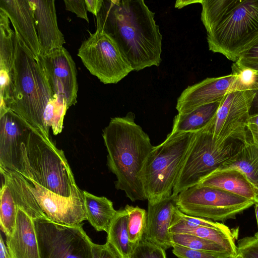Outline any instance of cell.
<instances>
[{
    "label": "cell",
    "instance_id": "cell-1",
    "mask_svg": "<svg viewBox=\"0 0 258 258\" xmlns=\"http://www.w3.org/2000/svg\"><path fill=\"white\" fill-rule=\"evenodd\" d=\"M143 0L103 1L97 27L115 41L133 71L160 64L162 35Z\"/></svg>",
    "mask_w": 258,
    "mask_h": 258
},
{
    "label": "cell",
    "instance_id": "cell-2",
    "mask_svg": "<svg viewBox=\"0 0 258 258\" xmlns=\"http://www.w3.org/2000/svg\"><path fill=\"white\" fill-rule=\"evenodd\" d=\"M107 149V166L116 177L115 186L132 202L147 200L143 174L147 159L153 148L148 135L135 122L130 111L112 118L103 130Z\"/></svg>",
    "mask_w": 258,
    "mask_h": 258
},
{
    "label": "cell",
    "instance_id": "cell-3",
    "mask_svg": "<svg viewBox=\"0 0 258 258\" xmlns=\"http://www.w3.org/2000/svg\"><path fill=\"white\" fill-rule=\"evenodd\" d=\"M15 32L16 51L13 67V94L8 109L22 117L33 127L47 137L43 114L53 94L39 60L35 58L20 35Z\"/></svg>",
    "mask_w": 258,
    "mask_h": 258
},
{
    "label": "cell",
    "instance_id": "cell-4",
    "mask_svg": "<svg viewBox=\"0 0 258 258\" xmlns=\"http://www.w3.org/2000/svg\"><path fill=\"white\" fill-rule=\"evenodd\" d=\"M27 177L57 195L70 197L80 189L61 150L33 127L22 148Z\"/></svg>",
    "mask_w": 258,
    "mask_h": 258
},
{
    "label": "cell",
    "instance_id": "cell-5",
    "mask_svg": "<svg viewBox=\"0 0 258 258\" xmlns=\"http://www.w3.org/2000/svg\"><path fill=\"white\" fill-rule=\"evenodd\" d=\"M185 133L154 146L146 161L143 183L146 199L155 203L171 197L195 134Z\"/></svg>",
    "mask_w": 258,
    "mask_h": 258
},
{
    "label": "cell",
    "instance_id": "cell-6",
    "mask_svg": "<svg viewBox=\"0 0 258 258\" xmlns=\"http://www.w3.org/2000/svg\"><path fill=\"white\" fill-rule=\"evenodd\" d=\"M258 37V0H241L207 33L210 50L235 62L240 53Z\"/></svg>",
    "mask_w": 258,
    "mask_h": 258
},
{
    "label": "cell",
    "instance_id": "cell-7",
    "mask_svg": "<svg viewBox=\"0 0 258 258\" xmlns=\"http://www.w3.org/2000/svg\"><path fill=\"white\" fill-rule=\"evenodd\" d=\"M239 146L230 141L216 143L205 128L195 134L173 190L172 195L198 184L203 178L228 161Z\"/></svg>",
    "mask_w": 258,
    "mask_h": 258
},
{
    "label": "cell",
    "instance_id": "cell-8",
    "mask_svg": "<svg viewBox=\"0 0 258 258\" xmlns=\"http://www.w3.org/2000/svg\"><path fill=\"white\" fill-rule=\"evenodd\" d=\"M254 205L253 201L220 189L198 184L179 193L177 208L183 213L224 222Z\"/></svg>",
    "mask_w": 258,
    "mask_h": 258
},
{
    "label": "cell",
    "instance_id": "cell-9",
    "mask_svg": "<svg viewBox=\"0 0 258 258\" xmlns=\"http://www.w3.org/2000/svg\"><path fill=\"white\" fill-rule=\"evenodd\" d=\"M78 55L89 72L104 84H116L133 71L113 39L97 27L82 42Z\"/></svg>",
    "mask_w": 258,
    "mask_h": 258
},
{
    "label": "cell",
    "instance_id": "cell-10",
    "mask_svg": "<svg viewBox=\"0 0 258 258\" xmlns=\"http://www.w3.org/2000/svg\"><path fill=\"white\" fill-rule=\"evenodd\" d=\"M40 258H93L94 243L83 223L69 226L47 218L34 220Z\"/></svg>",
    "mask_w": 258,
    "mask_h": 258
},
{
    "label": "cell",
    "instance_id": "cell-11",
    "mask_svg": "<svg viewBox=\"0 0 258 258\" xmlns=\"http://www.w3.org/2000/svg\"><path fill=\"white\" fill-rule=\"evenodd\" d=\"M255 94V90L238 91L227 94L222 99L215 115L204 128L212 134L216 143L232 139L241 143L250 140L246 125Z\"/></svg>",
    "mask_w": 258,
    "mask_h": 258
},
{
    "label": "cell",
    "instance_id": "cell-12",
    "mask_svg": "<svg viewBox=\"0 0 258 258\" xmlns=\"http://www.w3.org/2000/svg\"><path fill=\"white\" fill-rule=\"evenodd\" d=\"M0 168L27 177L23 144L29 138L33 127L11 110L0 111Z\"/></svg>",
    "mask_w": 258,
    "mask_h": 258
},
{
    "label": "cell",
    "instance_id": "cell-13",
    "mask_svg": "<svg viewBox=\"0 0 258 258\" xmlns=\"http://www.w3.org/2000/svg\"><path fill=\"white\" fill-rule=\"evenodd\" d=\"M24 179L46 217L55 223L79 225L87 220L83 191L80 189L70 197L54 194L32 179Z\"/></svg>",
    "mask_w": 258,
    "mask_h": 258
},
{
    "label": "cell",
    "instance_id": "cell-14",
    "mask_svg": "<svg viewBox=\"0 0 258 258\" xmlns=\"http://www.w3.org/2000/svg\"><path fill=\"white\" fill-rule=\"evenodd\" d=\"M39 60L53 94L62 96L69 108L77 103L78 85L75 63L63 46Z\"/></svg>",
    "mask_w": 258,
    "mask_h": 258
},
{
    "label": "cell",
    "instance_id": "cell-15",
    "mask_svg": "<svg viewBox=\"0 0 258 258\" xmlns=\"http://www.w3.org/2000/svg\"><path fill=\"white\" fill-rule=\"evenodd\" d=\"M235 77L231 74L219 77L207 78L188 86L177 99L176 109L186 114L207 104L220 102L231 92Z\"/></svg>",
    "mask_w": 258,
    "mask_h": 258
},
{
    "label": "cell",
    "instance_id": "cell-16",
    "mask_svg": "<svg viewBox=\"0 0 258 258\" xmlns=\"http://www.w3.org/2000/svg\"><path fill=\"white\" fill-rule=\"evenodd\" d=\"M33 11L40 56L61 47L66 43L59 29L54 0H29Z\"/></svg>",
    "mask_w": 258,
    "mask_h": 258
},
{
    "label": "cell",
    "instance_id": "cell-17",
    "mask_svg": "<svg viewBox=\"0 0 258 258\" xmlns=\"http://www.w3.org/2000/svg\"><path fill=\"white\" fill-rule=\"evenodd\" d=\"M176 197L172 195L168 198L148 204L144 238L165 250L172 246L169 227L177 207Z\"/></svg>",
    "mask_w": 258,
    "mask_h": 258
},
{
    "label": "cell",
    "instance_id": "cell-18",
    "mask_svg": "<svg viewBox=\"0 0 258 258\" xmlns=\"http://www.w3.org/2000/svg\"><path fill=\"white\" fill-rule=\"evenodd\" d=\"M6 14L0 10V105L6 107L13 94V67L16 34Z\"/></svg>",
    "mask_w": 258,
    "mask_h": 258
},
{
    "label": "cell",
    "instance_id": "cell-19",
    "mask_svg": "<svg viewBox=\"0 0 258 258\" xmlns=\"http://www.w3.org/2000/svg\"><path fill=\"white\" fill-rule=\"evenodd\" d=\"M0 10L8 17L35 58L40 56V46L36 32L32 7L29 0H0Z\"/></svg>",
    "mask_w": 258,
    "mask_h": 258
},
{
    "label": "cell",
    "instance_id": "cell-20",
    "mask_svg": "<svg viewBox=\"0 0 258 258\" xmlns=\"http://www.w3.org/2000/svg\"><path fill=\"white\" fill-rule=\"evenodd\" d=\"M6 244L12 258H40L34 220L19 208L14 232Z\"/></svg>",
    "mask_w": 258,
    "mask_h": 258
},
{
    "label": "cell",
    "instance_id": "cell-21",
    "mask_svg": "<svg viewBox=\"0 0 258 258\" xmlns=\"http://www.w3.org/2000/svg\"><path fill=\"white\" fill-rule=\"evenodd\" d=\"M214 187L258 202V190L240 170L230 168L217 169L203 178L198 184Z\"/></svg>",
    "mask_w": 258,
    "mask_h": 258
},
{
    "label": "cell",
    "instance_id": "cell-22",
    "mask_svg": "<svg viewBox=\"0 0 258 258\" xmlns=\"http://www.w3.org/2000/svg\"><path fill=\"white\" fill-rule=\"evenodd\" d=\"M0 170L2 180L9 187L18 208L25 212L33 220L47 218L28 188L24 177L17 173L1 168Z\"/></svg>",
    "mask_w": 258,
    "mask_h": 258
},
{
    "label": "cell",
    "instance_id": "cell-23",
    "mask_svg": "<svg viewBox=\"0 0 258 258\" xmlns=\"http://www.w3.org/2000/svg\"><path fill=\"white\" fill-rule=\"evenodd\" d=\"M220 103L203 105L188 113H178L174 118L172 130L165 139L169 140L183 134L194 133L203 130L215 115Z\"/></svg>",
    "mask_w": 258,
    "mask_h": 258
},
{
    "label": "cell",
    "instance_id": "cell-24",
    "mask_svg": "<svg viewBox=\"0 0 258 258\" xmlns=\"http://www.w3.org/2000/svg\"><path fill=\"white\" fill-rule=\"evenodd\" d=\"M171 234H185L214 242L224 247L232 255L237 254L234 233H228L209 227L190 226L183 223L173 215L169 227Z\"/></svg>",
    "mask_w": 258,
    "mask_h": 258
},
{
    "label": "cell",
    "instance_id": "cell-25",
    "mask_svg": "<svg viewBox=\"0 0 258 258\" xmlns=\"http://www.w3.org/2000/svg\"><path fill=\"white\" fill-rule=\"evenodd\" d=\"M230 168L242 171L258 190V144L251 139L241 143L231 158L217 169Z\"/></svg>",
    "mask_w": 258,
    "mask_h": 258
},
{
    "label": "cell",
    "instance_id": "cell-26",
    "mask_svg": "<svg viewBox=\"0 0 258 258\" xmlns=\"http://www.w3.org/2000/svg\"><path fill=\"white\" fill-rule=\"evenodd\" d=\"M87 220L97 231L107 232L117 211L112 202L105 197H98L83 191Z\"/></svg>",
    "mask_w": 258,
    "mask_h": 258
},
{
    "label": "cell",
    "instance_id": "cell-27",
    "mask_svg": "<svg viewBox=\"0 0 258 258\" xmlns=\"http://www.w3.org/2000/svg\"><path fill=\"white\" fill-rule=\"evenodd\" d=\"M128 215L126 210L117 211L107 232L108 243L119 258H131L135 245L130 240L127 230Z\"/></svg>",
    "mask_w": 258,
    "mask_h": 258
},
{
    "label": "cell",
    "instance_id": "cell-28",
    "mask_svg": "<svg viewBox=\"0 0 258 258\" xmlns=\"http://www.w3.org/2000/svg\"><path fill=\"white\" fill-rule=\"evenodd\" d=\"M241 2V0H201V19L209 33Z\"/></svg>",
    "mask_w": 258,
    "mask_h": 258
},
{
    "label": "cell",
    "instance_id": "cell-29",
    "mask_svg": "<svg viewBox=\"0 0 258 258\" xmlns=\"http://www.w3.org/2000/svg\"><path fill=\"white\" fill-rule=\"evenodd\" d=\"M68 109L62 96L53 94L48 102L43 114V122L47 137L49 138V128L53 134H60L63 127L64 117Z\"/></svg>",
    "mask_w": 258,
    "mask_h": 258
},
{
    "label": "cell",
    "instance_id": "cell-30",
    "mask_svg": "<svg viewBox=\"0 0 258 258\" xmlns=\"http://www.w3.org/2000/svg\"><path fill=\"white\" fill-rule=\"evenodd\" d=\"M18 207L7 184L2 180L1 188L0 226L6 238L14 232L17 219Z\"/></svg>",
    "mask_w": 258,
    "mask_h": 258
},
{
    "label": "cell",
    "instance_id": "cell-31",
    "mask_svg": "<svg viewBox=\"0 0 258 258\" xmlns=\"http://www.w3.org/2000/svg\"><path fill=\"white\" fill-rule=\"evenodd\" d=\"M172 244L210 253L217 258H227L232 255L221 245L214 242L185 234H171Z\"/></svg>",
    "mask_w": 258,
    "mask_h": 258
},
{
    "label": "cell",
    "instance_id": "cell-32",
    "mask_svg": "<svg viewBox=\"0 0 258 258\" xmlns=\"http://www.w3.org/2000/svg\"><path fill=\"white\" fill-rule=\"evenodd\" d=\"M124 209L128 215L127 230L130 242L136 245L144 238L146 227L147 212L138 206L126 205Z\"/></svg>",
    "mask_w": 258,
    "mask_h": 258
},
{
    "label": "cell",
    "instance_id": "cell-33",
    "mask_svg": "<svg viewBox=\"0 0 258 258\" xmlns=\"http://www.w3.org/2000/svg\"><path fill=\"white\" fill-rule=\"evenodd\" d=\"M231 74L235 77L231 92L243 90H258V73L238 61L231 67Z\"/></svg>",
    "mask_w": 258,
    "mask_h": 258
},
{
    "label": "cell",
    "instance_id": "cell-34",
    "mask_svg": "<svg viewBox=\"0 0 258 258\" xmlns=\"http://www.w3.org/2000/svg\"><path fill=\"white\" fill-rule=\"evenodd\" d=\"M173 216L188 225L209 227L228 233H233L227 226L222 223L214 222L209 219L186 215L181 212L177 207L176 208L174 211Z\"/></svg>",
    "mask_w": 258,
    "mask_h": 258
},
{
    "label": "cell",
    "instance_id": "cell-35",
    "mask_svg": "<svg viewBox=\"0 0 258 258\" xmlns=\"http://www.w3.org/2000/svg\"><path fill=\"white\" fill-rule=\"evenodd\" d=\"M131 258H166L165 250L143 238L134 248Z\"/></svg>",
    "mask_w": 258,
    "mask_h": 258
},
{
    "label": "cell",
    "instance_id": "cell-36",
    "mask_svg": "<svg viewBox=\"0 0 258 258\" xmlns=\"http://www.w3.org/2000/svg\"><path fill=\"white\" fill-rule=\"evenodd\" d=\"M237 251L242 258H258V237L247 236L239 239Z\"/></svg>",
    "mask_w": 258,
    "mask_h": 258
},
{
    "label": "cell",
    "instance_id": "cell-37",
    "mask_svg": "<svg viewBox=\"0 0 258 258\" xmlns=\"http://www.w3.org/2000/svg\"><path fill=\"white\" fill-rule=\"evenodd\" d=\"M172 247L173 253L178 258H217L210 253L178 245L173 244Z\"/></svg>",
    "mask_w": 258,
    "mask_h": 258
},
{
    "label": "cell",
    "instance_id": "cell-38",
    "mask_svg": "<svg viewBox=\"0 0 258 258\" xmlns=\"http://www.w3.org/2000/svg\"><path fill=\"white\" fill-rule=\"evenodd\" d=\"M66 9L71 11L77 16V17L83 19L88 23L89 22L87 16V9L84 0H64Z\"/></svg>",
    "mask_w": 258,
    "mask_h": 258
},
{
    "label": "cell",
    "instance_id": "cell-39",
    "mask_svg": "<svg viewBox=\"0 0 258 258\" xmlns=\"http://www.w3.org/2000/svg\"><path fill=\"white\" fill-rule=\"evenodd\" d=\"M237 60L258 63V37L240 53Z\"/></svg>",
    "mask_w": 258,
    "mask_h": 258
},
{
    "label": "cell",
    "instance_id": "cell-40",
    "mask_svg": "<svg viewBox=\"0 0 258 258\" xmlns=\"http://www.w3.org/2000/svg\"><path fill=\"white\" fill-rule=\"evenodd\" d=\"M93 258H119L112 247L107 242L102 245L94 243Z\"/></svg>",
    "mask_w": 258,
    "mask_h": 258
},
{
    "label": "cell",
    "instance_id": "cell-41",
    "mask_svg": "<svg viewBox=\"0 0 258 258\" xmlns=\"http://www.w3.org/2000/svg\"><path fill=\"white\" fill-rule=\"evenodd\" d=\"M87 10L92 13L96 17L100 11L103 1L102 0H85Z\"/></svg>",
    "mask_w": 258,
    "mask_h": 258
},
{
    "label": "cell",
    "instance_id": "cell-42",
    "mask_svg": "<svg viewBox=\"0 0 258 258\" xmlns=\"http://www.w3.org/2000/svg\"><path fill=\"white\" fill-rule=\"evenodd\" d=\"M246 126L249 132H258V113L249 115Z\"/></svg>",
    "mask_w": 258,
    "mask_h": 258
},
{
    "label": "cell",
    "instance_id": "cell-43",
    "mask_svg": "<svg viewBox=\"0 0 258 258\" xmlns=\"http://www.w3.org/2000/svg\"><path fill=\"white\" fill-rule=\"evenodd\" d=\"M0 258H12L2 236L0 238Z\"/></svg>",
    "mask_w": 258,
    "mask_h": 258
},
{
    "label": "cell",
    "instance_id": "cell-44",
    "mask_svg": "<svg viewBox=\"0 0 258 258\" xmlns=\"http://www.w3.org/2000/svg\"><path fill=\"white\" fill-rule=\"evenodd\" d=\"M255 91V94L253 99L250 110V115L258 113V90Z\"/></svg>",
    "mask_w": 258,
    "mask_h": 258
},
{
    "label": "cell",
    "instance_id": "cell-45",
    "mask_svg": "<svg viewBox=\"0 0 258 258\" xmlns=\"http://www.w3.org/2000/svg\"><path fill=\"white\" fill-rule=\"evenodd\" d=\"M201 0L196 1H177L175 3V7L178 9H181L188 5L194 3H200Z\"/></svg>",
    "mask_w": 258,
    "mask_h": 258
},
{
    "label": "cell",
    "instance_id": "cell-46",
    "mask_svg": "<svg viewBox=\"0 0 258 258\" xmlns=\"http://www.w3.org/2000/svg\"><path fill=\"white\" fill-rule=\"evenodd\" d=\"M238 62L240 63L241 64L248 67L249 68H251L252 69L255 70L257 71L258 73V63H253V62H249L247 61H238Z\"/></svg>",
    "mask_w": 258,
    "mask_h": 258
},
{
    "label": "cell",
    "instance_id": "cell-47",
    "mask_svg": "<svg viewBox=\"0 0 258 258\" xmlns=\"http://www.w3.org/2000/svg\"><path fill=\"white\" fill-rule=\"evenodd\" d=\"M254 205L255 213V216H256L257 227H258V202H254Z\"/></svg>",
    "mask_w": 258,
    "mask_h": 258
},
{
    "label": "cell",
    "instance_id": "cell-48",
    "mask_svg": "<svg viewBox=\"0 0 258 258\" xmlns=\"http://www.w3.org/2000/svg\"><path fill=\"white\" fill-rule=\"evenodd\" d=\"M227 258H242V256L239 254H237L236 255H231Z\"/></svg>",
    "mask_w": 258,
    "mask_h": 258
},
{
    "label": "cell",
    "instance_id": "cell-49",
    "mask_svg": "<svg viewBox=\"0 0 258 258\" xmlns=\"http://www.w3.org/2000/svg\"><path fill=\"white\" fill-rule=\"evenodd\" d=\"M254 236H255L256 237H258V231L255 233Z\"/></svg>",
    "mask_w": 258,
    "mask_h": 258
}]
</instances>
